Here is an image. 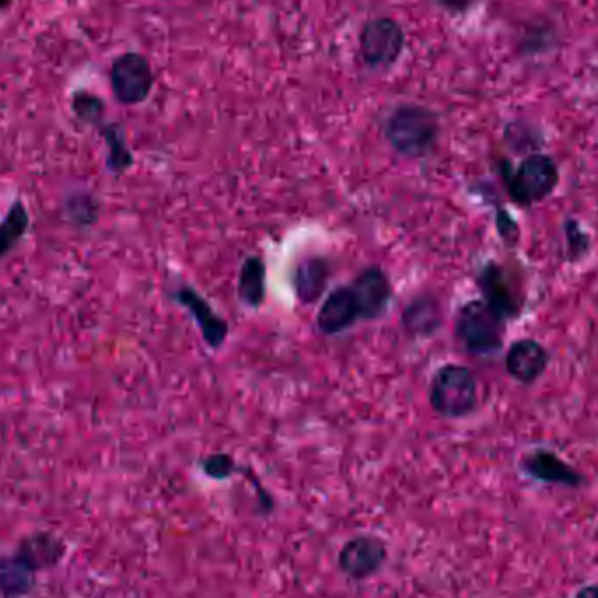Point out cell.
I'll return each instance as SVG.
<instances>
[{
    "instance_id": "3957f363",
    "label": "cell",
    "mask_w": 598,
    "mask_h": 598,
    "mask_svg": "<svg viewBox=\"0 0 598 598\" xmlns=\"http://www.w3.org/2000/svg\"><path fill=\"white\" fill-rule=\"evenodd\" d=\"M506 320L497 316L484 299H472L459 308L456 317V338L464 349L475 356L499 352L505 340Z\"/></svg>"
},
{
    "instance_id": "2e32d148",
    "label": "cell",
    "mask_w": 598,
    "mask_h": 598,
    "mask_svg": "<svg viewBox=\"0 0 598 598\" xmlns=\"http://www.w3.org/2000/svg\"><path fill=\"white\" fill-rule=\"evenodd\" d=\"M63 554H66V545L60 537L51 532L32 534L26 537L18 548V555L36 572L57 566L58 561L62 560Z\"/></svg>"
},
{
    "instance_id": "ffe728a7",
    "label": "cell",
    "mask_w": 598,
    "mask_h": 598,
    "mask_svg": "<svg viewBox=\"0 0 598 598\" xmlns=\"http://www.w3.org/2000/svg\"><path fill=\"white\" fill-rule=\"evenodd\" d=\"M30 226V213L26 203L14 200L6 212L4 219L0 221V261L17 249L18 243L23 240Z\"/></svg>"
},
{
    "instance_id": "7402d4cb",
    "label": "cell",
    "mask_w": 598,
    "mask_h": 598,
    "mask_svg": "<svg viewBox=\"0 0 598 598\" xmlns=\"http://www.w3.org/2000/svg\"><path fill=\"white\" fill-rule=\"evenodd\" d=\"M72 111L78 116L81 123L100 128L103 124V116H106V103H103L99 94L79 90L72 94Z\"/></svg>"
},
{
    "instance_id": "ac0fdd59",
    "label": "cell",
    "mask_w": 598,
    "mask_h": 598,
    "mask_svg": "<svg viewBox=\"0 0 598 598\" xmlns=\"http://www.w3.org/2000/svg\"><path fill=\"white\" fill-rule=\"evenodd\" d=\"M36 585V570L20 555L0 557V595L6 598L26 597Z\"/></svg>"
},
{
    "instance_id": "5bb4252c",
    "label": "cell",
    "mask_w": 598,
    "mask_h": 598,
    "mask_svg": "<svg viewBox=\"0 0 598 598\" xmlns=\"http://www.w3.org/2000/svg\"><path fill=\"white\" fill-rule=\"evenodd\" d=\"M331 275V262L328 258L310 256L301 259L292 271V289L299 303H317L326 295Z\"/></svg>"
},
{
    "instance_id": "7c38bea8",
    "label": "cell",
    "mask_w": 598,
    "mask_h": 598,
    "mask_svg": "<svg viewBox=\"0 0 598 598\" xmlns=\"http://www.w3.org/2000/svg\"><path fill=\"white\" fill-rule=\"evenodd\" d=\"M521 469L525 475L541 484L560 485L567 488H581L586 478L578 469L558 457L555 451L539 448L530 451L521 460Z\"/></svg>"
},
{
    "instance_id": "ba28073f",
    "label": "cell",
    "mask_w": 598,
    "mask_h": 598,
    "mask_svg": "<svg viewBox=\"0 0 598 598\" xmlns=\"http://www.w3.org/2000/svg\"><path fill=\"white\" fill-rule=\"evenodd\" d=\"M361 307L362 322H373L389 312L393 287L389 275L381 267L362 268L350 282Z\"/></svg>"
},
{
    "instance_id": "4316f807",
    "label": "cell",
    "mask_w": 598,
    "mask_h": 598,
    "mask_svg": "<svg viewBox=\"0 0 598 598\" xmlns=\"http://www.w3.org/2000/svg\"><path fill=\"white\" fill-rule=\"evenodd\" d=\"M442 4L448 6V8L459 9L464 8L466 0H441Z\"/></svg>"
},
{
    "instance_id": "9c48e42d",
    "label": "cell",
    "mask_w": 598,
    "mask_h": 598,
    "mask_svg": "<svg viewBox=\"0 0 598 598\" xmlns=\"http://www.w3.org/2000/svg\"><path fill=\"white\" fill-rule=\"evenodd\" d=\"M172 299L179 307L185 308L189 316L193 317L207 347L212 350L221 349L230 335V325L221 316H218L212 305L200 292L195 291L193 287L189 286L173 291Z\"/></svg>"
},
{
    "instance_id": "484cf974",
    "label": "cell",
    "mask_w": 598,
    "mask_h": 598,
    "mask_svg": "<svg viewBox=\"0 0 598 598\" xmlns=\"http://www.w3.org/2000/svg\"><path fill=\"white\" fill-rule=\"evenodd\" d=\"M574 598H598V585L582 586L581 590L574 595Z\"/></svg>"
},
{
    "instance_id": "d6986e66",
    "label": "cell",
    "mask_w": 598,
    "mask_h": 598,
    "mask_svg": "<svg viewBox=\"0 0 598 598\" xmlns=\"http://www.w3.org/2000/svg\"><path fill=\"white\" fill-rule=\"evenodd\" d=\"M100 137L106 142L107 160L106 167L112 176H123L133 165V155L128 148L127 136L123 127L118 123H103L99 128Z\"/></svg>"
},
{
    "instance_id": "d4e9b609",
    "label": "cell",
    "mask_w": 598,
    "mask_h": 598,
    "mask_svg": "<svg viewBox=\"0 0 598 598\" xmlns=\"http://www.w3.org/2000/svg\"><path fill=\"white\" fill-rule=\"evenodd\" d=\"M567 242H569L570 249H572V256H582L588 250V235L582 233L578 222H567Z\"/></svg>"
},
{
    "instance_id": "44dd1931",
    "label": "cell",
    "mask_w": 598,
    "mask_h": 598,
    "mask_svg": "<svg viewBox=\"0 0 598 598\" xmlns=\"http://www.w3.org/2000/svg\"><path fill=\"white\" fill-rule=\"evenodd\" d=\"M67 216L79 228H90L99 221L100 201L87 191L70 195L66 201Z\"/></svg>"
},
{
    "instance_id": "83f0119b",
    "label": "cell",
    "mask_w": 598,
    "mask_h": 598,
    "mask_svg": "<svg viewBox=\"0 0 598 598\" xmlns=\"http://www.w3.org/2000/svg\"><path fill=\"white\" fill-rule=\"evenodd\" d=\"M11 4H13V0H0V11H4Z\"/></svg>"
},
{
    "instance_id": "277c9868",
    "label": "cell",
    "mask_w": 598,
    "mask_h": 598,
    "mask_svg": "<svg viewBox=\"0 0 598 598\" xmlns=\"http://www.w3.org/2000/svg\"><path fill=\"white\" fill-rule=\"evenodd\" d=\"M506 189L518 206L541 203L554 195L560 182L557 163L546 155H530L517 169H505Z\"/></svg>"
},
{
    "instance_id": "cb8c5ba5",
    "label": "cell",
    "mask_w": 598,
    "mask_h": 598,
    "mask_svg": "<svg viewBox=\"0 0 598 598\" xmlns=\"http://www.w3.org/2000/svg\"><path fill=\"white\" fill-rule=\"evenodd\" d=\"M497 230H499L500 238L505 240L506 246H517L520 230H518L517 221L509 218V213L505 210L497 216Z\"/></svg>"
},
{
    "instance_id": "603a6c76",
    "label": "cell",
    "mask_w": 598,
    "mask_h": 598,
    "mask_svg": "<svg viewBox=\"0 0 598 598\" xmlns=\"http://www.w3.org/2000/svg\"><path fill=\"white\" fill-rule=\"evenodd\" d=\"M201 471L206 472L212 480H228L235 472L242 471L238 468L233 457L228 454H213V456L206 457L200 462Z\"/></svg>"
},
{
    "instance_id": "e0dca14e",
    "label": "cell",
    "mask_w": 598,
    "mask_h": 598,
    "mask_svg": "<svg viewBox=\"0 0 598 598\" xmlns=\"http://www.w3.org/2000/svg\"><path fill=\"white\" fill-rule=\"evenodd\" d=\"M238 299L243 307L258 310L267 299V265L261 256L243 259L238 271Z\"/></svg>"
},
{
    "instance_id": "8992f818",
    "label": "cell",
    "mask_w": 598,
    "mask_h": 598,
    "mask_svg": "<svg viewBox=\"0 0 598 598\" xmlns=\"http://www.w3.org/2000/svg\"><path fill=\"white\" fill-rule=\"evenodd\" d=\"M405 48V32L398 21L378 18L369 21L361 33V53L371 69H389L398 62Z\"/></svg>"
},
{
    "instance_id": "6da1fadb",
    "label": "cell",
    "mask_w": 598,
    "mask_h": 598,
    "mask_svg": "<svg viewBox=\"0 0 598 598\" xmlns=\"http://www.w3.org/2000/svg\"><path fill=\"white\" fill-rule=\"evenodd\" d=\"M387 142L408 160H420L436 148L439 137L438 116L420 106H401L386 123Z\"/></svg>"
},
{
    "instance_id": "7a4b0ae2",
    "label": "cell",
    "mask_w": 598,
    "mask_h": 598,
    "mask_svg": "<svg viewBox=\"0 0 598 598\" xmlns=\"http://www.w3.org/2000/svg\"><path fill=\"white\" fill-rule=\"evenodd\" d=\"M430 408L436 415L447 420H459L471 415L478 408V381L468 366H439L430 380Z\"/></svg>"
},
{
    "instance_id": "9a60e30c",
    "label": "cell",
    "mask_w": 598,
    "mask_h": 598,
    "mask_svg": "<svg viewBox=\"0 0 598 598\" xmlns=\"http://www.w3.org/2000/svg\"><path fill=\"white\" fill-rule=\"evenodd\" d=\"M401 326L410 338H430L442 326V308L432 295H418L402 310Z\"/></svg>"
},
{
    "instance_id": "5b68a950",
    "label": "cell",
    "mask_w": 598,
    "mask_h": 598,
    "mask_svg": "<svg viewBox=\"0 0 598 598\" xmlns=\"http://www.w3.org/2000/svg\"><path fill=\"white\" fill-rule=\"evenodd\" d=\"M155 87V74L148 58L140 53H123L111 67V88L121 106L146 102Z\"/></svg>"
},
{
    "instance_id": "4fadbf2b",
    "label": "cell",
    "mask_w": 598,
    "mask_h": 598,
    "mask_svg": "<svg viewBox=\"0 0 598 598\" xmlns=\"http://www.w3.org/2000/svg\"><path fill=\"white\" fill-rule=\"evenodd\" d=\"M549 365L548 350L532 338H521L506 353V371L512 380L530 386L545 375Z\"/></svg>"
},
{
    "instance_id": "30bf717a",
    "label": "cell",
    "mask_w": 598,
    "mask_h": 598,
    "mask_svg": "<svg viewBox=\"0 0 598 598\" xmlns=\"http://www.w3.org/2000/svg\"><path fill=\"white\" fill-rule=\"evenodd\" d=\"M478 287H480L485 303L502 319H512L521 312L524 298L509 279L505 268L497 262L490 261L485 265L484 270L478 275Z\"/></svg>"
},
{
    "instance_id": "52a82bcc",
    "label": "cell",
    "mask_w": 598,
    "mask_h": 598,
    "mask_svg": "<svg viewBox=\"0 0 598 598\" xmlns=\"http://www.w3.org/2000/svg\"><path fill=\"white\" fill-rule=\"evenodd\" d=\"M359 322H362L361 307L350 283L331 289L316 316V329L322 337H337Z\"/></svg>"
},
{
    "instance_id": "8fae6325",
    "label": "cell",
    "mask_w": 598,
    "mask_h": 598,
    "mask_svg": "<svg viewBox=\"0 0 598 598\" xmlns=\"http://www.w3.org/2000/svg\"><path fill=\"white\" fill-rule=\"evenodd\" d=\"M386 558V542L375 536H357L340 549L338 566L349 578L366 579L381 569Z\"/></svg>"
}]
</instances>
